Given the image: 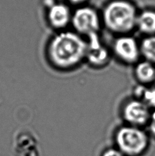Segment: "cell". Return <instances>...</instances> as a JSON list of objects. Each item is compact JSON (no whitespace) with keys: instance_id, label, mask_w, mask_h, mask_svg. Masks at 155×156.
<instances>
[{"instance_id":"cell-13","label":"cell","mask_w":155,"mask_h":156,"mask_svg":"<svg viewBox=\"0 0 155 156\" xmlns=\"http://www.w3.org/2000/svg\"><path fill=\"white\" fill-rule=\"evenodd\" d=\"M103 156H123L122 153L117 149H108L104 153Z\"/></svg>"},{"instance_id":"cell-1","label":"cell","mask_w":155,"mask_h":156,"mask_svg":"<svg viewBox=\"0 0 155 156\" xmlns=\"http://www.w3.org/2000/svg\"><path fill=\"white\" fill-rule=\"evenodd\" d=\"M86 38L73 30L57 32L48 42L46 55L50 65L60 71H71L85 61Z\"/></svg>"},{"instance_id":"cell-3","label":"cell","mask_w":155,"mask_h":156,"mask_svg":"<svg viewBox=\"0 0 155 156\" xmlns=\"http://www.w3.org/2000/svg\"><path fill=\"white\" fill-rule=\"evenodd\" d=\"M73 31L88 38L99 34L103 26L101 15L95 8L88 5L77 7L73 11L71 24Z\"/></svg>"},{"instance_id":"cell-8","label":"cell","mask_w":155,"mask_h":156,"mask_svg":"<svg viewBox=\"0 0 155 156\" xmlns=\"http://www.w3.org/2000/svg\"><path fill=\"white\" fill-rule=\"evenodd\" d=\"M150 110L141 100L133 99L124 104L122 114L124 119L129 123L133 125H142L150 121Z\"/></svg>"},{"instance_id":"cell-2","label":"cell","mask_w":155,"mask_h":156,"mask_svg":"<svg viewBox=\"0 0 155 156\" xmlns=\"http://www.w3.org/2000/svg\"><path fill=\"white\" fill-rule=\"evenodd\" d=\"M138 13L136 5L130 0H110L101 13L102 23L118 36L130 34L136 29Z\"/></svg>"},{"instance_id":"cell-12","label":"cell","mask_w":155,"mask_h":156,"mask_svg":"<svg viewBox=\"0 0 155 156\" xmlns=\"http://www.w3.org/2000/svg\"><path fill=\"white\" fill-rule=\"evenodd\" d=\"M151 109H155V85L146 86L140 99Z\"/></svg>"},{"instance_id":"cell-9","label":"cell","mask_w":155,"mask_h":156,"mask_svg":"<svg viewBox=\"0 0 155 156\" xmlns=\"http://www.w3.org/2000/svg\"><path fill=\"white\" fill-rule=\"evenodd\" d=\"M134 76L138 83L153 85L155 82V65L144 59L140 60L135 65Z\"/></svg>"},{"instance_id":"cell-15","label":"cell","mask_w":155,"mask_h":156,"mask_svg":"<svg viewBox=\"0 0 155 156\" xmlns=\"http://www.w3.org/2000/svg\"><path fill=\"white\" fill-rule=\"evenodd\" d=\"M150 130L155 135V109L150 114Z\"/></svg>"},{"instance_id":"cell-10","label":"cell","mask_w":155,"mask_h":156,"mask_svg":"<svg viewBox=\"0 0 155 156\" xmlns=\"http://www.w3.org/2000/svg\"><path fill=\"white\" fill-rule=\"evenodd\" d=\"M136 30L144 37L155 35V10L147 8L138 13Z\"/></svg>"},{"instance_id":"cell-11","label":"cell","mask_w":155,"mask_h":156,"mask_svg":"<svg viewBox=\"0 0 155 156\" xmlns=\"http://www.w3.org/2000/svg\"><path fill=\"white\" fill-rule=\"evenodd\" d=\"M142 57L155 65V35L144 37L140 41Z\"/></svg>"},{"instance_id":"cell-5","label":"cell","mask_w":155,"mask_h":156,"mask_svg":"<svg viewBox=\"0 0 155 156\" xmlns=\"http://www.w3.org/2000/svg\"><path fill=\"white\" fill-rule=\"evenodd\" d=\"M112 54L121 62L135 65L142 57L140 42L130 34L118 36L113 42Z\"/></svg>"},{"instance_id":"cell-14","label":"cell","mask_w":155,"mask_h":156,"mask_svg":"<svg viewBox=\"0 0 155 156\" xmlns=\"http://www.w3.org/2000/svg\"><path fill=\"white\" fill-rule=\"evenodd\" d=\"M89 0H66L68 4L75 5L76 7L81 6V5H86V3Z\"/></svg>"},{"instance_id":"cell-4","label":"cell","mask_w":155,"mask_h":156,"mask_svg":"<svg viewBox=\"0 0 155 156\" xmlns=\"http://www.w3.org/2000/svg\"><path fill=\"white\" fill-rule=\"evenodd\" d=\"M116 142L122 153L133 156L144 151L148 140L145 132L138 128L124 127L118 132Z\"/></svg>"},{"instance_id":"cell-6","label":"cell","mask_w":155,"mask_h":156,"mask_svg":"<svg viewBox=\"0 0 155 156\" xmlns=\"http://www.w3.org/2000/svg\"><path fill=\"white\" fill-rule=\"evenodd\" d=\"M87 52L85 61L94 68L107 66L112 58V51L103 43L99 34L86 38Z\"/></svg>"},{"instance_id":"cell-7","label":"cell","mask_w":155,"mask_h":156,"mask_svg":"<svg viewBox=\"0 0 155 156\" xmlns=\"http://www.w3.org/2000/svg\"><path fill=\"white\" fill-rule=\"evenodd\" d=\"M73 11L68 3L52 2L46 7V19L49 26L57 32L65 30L71 24Z\"/></svg>"}]
</instances>
